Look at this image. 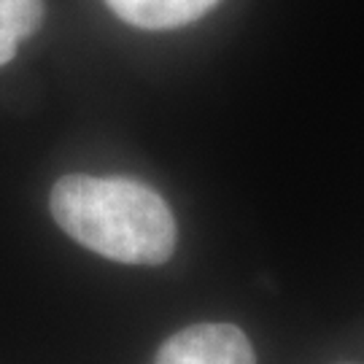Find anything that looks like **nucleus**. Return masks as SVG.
Instances as JSON below:
<instances>
[{"label": "nucleus", "instance_id": "obj_1", "mask_svg": "<svg viewBox=\"0 0 364 364\" xmlns=\"http://www.w3.org/2000/svg\"><path fill=\"white\" fill-rule=\"evenodd\" d=\"M54 221L76 243L122 264H162L176 251L168 203L132 178L65 176L49 197Z\"/></svg>", "mask_w": 364, "mask_h": 364}, {"label": "nucleus", "instance_id": "obj_4", "mask_svg": "<svg viewBox=\"0 0 364 364\" xmlns=\"http://www.w3.org/2000/svg\"><path fill=\"white\" fill-rule=\"evenodd\" d=\"M43 0H0V65L11 63L19 43L43 25Z\"/></svg>", "mask_w": 364, "mask_h": 364}, {"label": "nucleus", "instance_id": "obj_2", "mask_svg": "<svg viewBox=\"0 0 364 364\" xmlns=\"http://www.w3.org/2000/svg\"><path fill=\"white\" fill-rule=\"evenodd\" d=\"M156 364H257V356L237 326L195 324L162 343Z\"/></svg>", "mask_w": 364, "mask_h": 364}, {"label": "nucleus", "instance_id": "obj_3", "mask_svg": "<svg viewBox=\"0 0 364 364\" xmlns=\"http://www.w3.org/2000/svg\"><path fill=\"white\" fill-rule=\"evenodd\" d=\"M127 25L144 30H170L200 19L219 0H105Z\"/></svg>", "mask_w": 364, "mask_h": 364}]
</instances>
